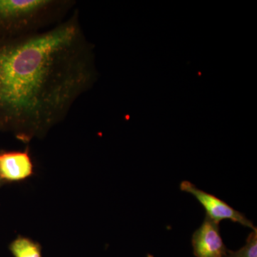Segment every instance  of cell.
Wrapping results in <instances>:
<instances>
[{"label":"cell","mask_w":257,"mask_h":257,"mask_svg":"<svg viewBox=\"0 0 257 257\" xmlns=\"http://www.w3.org/2000/svg\"><path fill=\"white\" fill-rule=\"evenodd\" d=\"M180 189L183 192L194 196L207 211L208 217L218 224L224 219H230L252 230L256 229L252 222L248 220L242 213L235 210L234 208L230 207L227 203L219 198L198 189L194 184L188 181L182 182L180 184Z\"/></svg>","instance_id":"cell-3"},{"label":"cell","mask_w":257,"mask_h":257,"mask_svg":"<svg viewBox=\"0 0 257 257\" xmlns=\"http://www.w3.org/2000/svg\"><path fill=\"white\" fill-rule=\"evenodd\" d=\"M226 257H257V229L250 233L242 248L237 251L228 249Z\"/></svg>","instance_id":"cell-7"},{"label":"cell","mask_w":257,"mask_h":257,"mask_svg":"<svg viewBox=\"0 0 257 257\" xmlns=\"http://www.w3.org/2000/svg\"><path fill=\"white\" fill-rule=\"evenodd\" d=\"M3 182H2V181H1V180H0V187H2V185H3Z\"/></svg>","instance_id":"cell-8"},{"label":"cell","mask_w":257,"mask_h":257,"mask_svg":"<svg viewBox=\"0 0 257 257\" xmlns=\"http://www.w3.org/2000/svg\"><path fill=\"white\" fill-rule=\"evenodd\" d=\"M96 79L78 10L42 31L0 38V131L24 143L45 138Z\"/></svg>","instance_id":"cell-1"},{"label":"cell","mask_w":257,"mask_h":257,"mask_svg":"<svg viewBox=\"0 0 257 257\" xmlns=\"http://www.w3.org/2000/svg\"><path fill=\"white\" fill-rule=\"evenodd\" d=\"M74 0H0V38L25 36L62 22Z\"/></svg>","instance_id":"cell-2"},{"label":"cell","mask_w":257,"mask_h":257,"mask_svg":"<svg viewBox=\"0 0 257 257\" xmlns=\"http://www.w3.org/2000/svg\"><path fill=\"white\" fill-rule=\"evenodd\" d=\"M9 249L14 257H43L41 245L21 235L10 243Z\"/></svg>","instance_id":"cell-6"},{"label":"cell","mask_w":257,"mask_h":257,"mask_svg":"<svg viewBox=\"0 0 257 257\" xmlns=\"http://www.w3.org/2000/svg\"><path fill=\"white\" fill-rule=\"evenodd\" d=\"M196 257H226L227 248L221 238L218 223L205 216L204 222L192 235Z\"/></svg>","instance_id":"cell-4"},{"label":"cell","mask_w":257,"mask_h":257,"mask_svg":"<svg viewBox=\"0 0 257 257\" xmlns=\"http://www.w3.org/2000/svg\"><path fill=\"white\" fill-rule=\"evenodd\" d=\"M33 174L28 148L24 151L0 152V180L3 183L25 180Z\"/></svg>","instance_id":"cell-5"}]
</instances>
